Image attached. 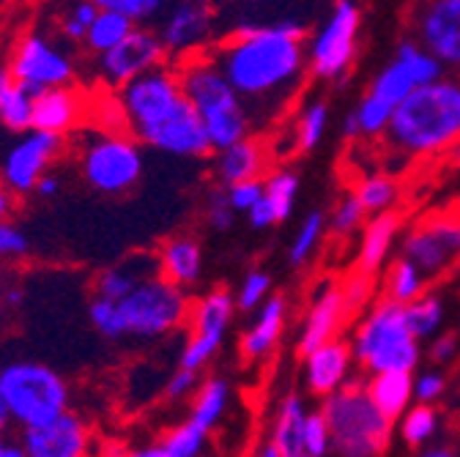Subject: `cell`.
Returning <instances> with one entry per match:
<instances>
[{"instance_id":"6da1fadb","label":"cell","mask_w":460,"mask_h":457,"mask_svg":"<svg viewBox=\"0 0 460 457\" xmlns=\"http://www.w3.org/2000/svg\"><path fill=\"white\" fill-rule=\"evenodd\" d=\"M206 55L247 101L255 127L279 119L307 80L305 28L296 20L230 28Z\"/></svg>"},{"instance_id":"7a4b0ae2","label":"cell","mask_w":460,"mask_h":457,"mask_svg":"<svg viewBox=\"0 0 460 457\" xmlns=\"http://www.w3.org/2000/svg\"><path fill=\"white\" fill-rule=\"evenodd\" d=\"M121 104L124 129L143 145L179 156L206 159L214 154L198 110L184 93L176 64H162L115 91Z\"/></svg>"},{"instance_id":"3957f363","label":"cell","mask_w":460,"mask_h":457,"mask_svg":"<svg viewBox=\"0 0 460 457\" xmlns=\"http://www.w3.org/2000/svg\"><path fill=\"white\" fill-rule=\"evenodd\" d=\"M192 299L187 288H179L162 274L148 277L121 299L91 296L88 321L107 342H156L179 331L190 321Z\"/></svg>"},{"instance_id":"277c9868","label":"cell","mask_w":460,"mask_h":457,"mask_svg":"<svg viewBox=\"0 0 460 457\" xmlns=\"http://www.w3.org/2000/svg\"><path fill=\"white\" fill-rule=\"evenodd\" d=\"M402 159H430L460 140V80L438 77L402 99L381 135Z\"/></svg>"},{"instance_id":"5b68a950","label":"cell","mask_w":460,"mask_h":457,"mask_svg":"<svg viewBox=\"0 0 460 457\" xmlns=\"http://www.w3.org/2000/svg\"><path fill=\"white\" fill-rule=\"evenodd\" d=\"M176 69L187 99L198 110V116L208 132L214 151L252 135L255 121L250 116L247 101L227 83V77L217 69L208 55H195L190 61L176 64Z\"/></svg>"},{"instance_id":"8992f818","label":"cell","mask_w":460,"mask_h":457,"mask_svg":"<svg viewBox=\"0 0 460 457\" xmlns=\"http://www.w3.org/2000/svg\"><path fill=\"white\" fill-rule=\"evenodd\" d=\"M332 452L345 457H376L384 454L392 444V419L373 403L365 383H345L337 391L326 394L321 409Z\"/></svg>"},{"instance_id":"52a82bcc","label":"cell","mask_w":460,"mask_h":457,"mask_svg":"<svg viewBox=\"0 0 460 457\" xmlns=\"http://www.w3.org/2000/svg\"><path fill=\"white\" fill-rule=\"evenodd\" d=\"M0 397L17 430L36 427L72 409L69 381L44 362L20 359L0 367Z\"/></svg>"},{"instance_id":"ba28073f","label":"cell","mask_w":460,"mask_h":457,"mask_svg":"<svg viewBox=\"0 0 460 457\" xmlns=\"http://www.w3.org/2000/svg\"><path fill=\"white\" fill-rule=\"evenodd\" d=\"M143 143L127 129H83L77 140V170L83 181L104 195H129L143 179Z\"/></svg>"},{"instance_id":"9c48e42d","label":"cell","mask_w":460,"mask_h":457,"mask_svg":"<svg viewBox=\"0 0 460 457\" xmlns=\"http://www.w3.org/2000/svg\"><path fill=\"white\" fill-rule=\"evenodd\" d=\"M351 354L367 375L386 370H414L420 362V339L409 329L406 304L389 296L376 302L354 331Z\"/></svg>"},{"instance_id":"30bf717a","label":"cell","mask_w":460,"mask_h":457,"mask_svg":"<svg viewBox=\"0 0 460 457\" xmlns=\"http://www.w3.org/2000/svg\"><path fill=\"white\" fill-rule=\"evenodd\" d=\"M170 64L206 55L219 39V9L211 0H170L151 25Z\"/></svg>"},{"instance_id":"8fae6325","label":"cell","mask_w":460,"mask_h":457,"mask_svg":"<svg viewBox=\"0 0 460 457\" xmlns=\"http://www.w3.org/2000/svg\"><path fill=\"white\" fill-rule=\"evenodd\" d=\"M9 66H12V75L17 77V83L31 96H39L49 88L75 85V80H77L75 55L41 31H28L17 41L12 58H9Z\"/></svg>"},{"instance_id":"7c38bea8","label":"cell","mask_w":460,"mask_h":457,"mask_svg":"<svg viewBox=\"0 0 460 457\" xmlns=\"http://www.w3.org/2000/svg\"><path fill=\"white\" fill-rule=\"evenodd\" d=\"M359 4L357 0H334V9L321 31L310 41L307 64L313 77L318 80H340L351 69L357 58L359 39Z\"/></svg>"},{"instance_id":"4fadbf2b","label":"cell","mask_w":460,"mask_h":457,"mask_svg":"<svg viewBox=\"0 0 460 457\" xmlns=\"http://www.w3.org/2000/svg\"><path fill=\"white\" fill-rule=\"evenodd\" d=\"M236 296L225 288H211L190 307V337L181 348L179 365L187 370H203L222 348L225 334L236 315Z\"/></svg>"},{"instance_id":"5bb4252c","label":"cell","mask_w":460,"mask_h":457,"mask_svg":"<svg viewBox=\"0 0 460 457\" xmlns=\"http://www.w3.org/2000/svg\"><path fill=\"white\" fill-rule=\"evenodd\" d=\"M162 64H167V52L156 31L151 25H137L121 44H115L102 55H93L91 72L104 91H119L129 80Z\"/></svg>"},{"instance_id":"9a60e30c","label":"cell","mask_w":460,"mask_h":457,"mask_svg":"<svg viewBox=\"0 0 460 457\" xmlns=\"http://www.w3.org/2000/svg\"><path fill=\"white\" fill-rule=\"evenodd\" d=\"M402 258H409L425 277L438 279L460 263V214H436L420 222L402 242Z\"/></svg>"},{"instance_id":"2e32d148","label":"cell","mask_w":460,"mask_h":457,"mask_svg":"<svg viewBox=\"0 0 460 457\" xmlns=\"http://www.w3.org/2000/svg\"><path fill=\"white\" fill-rule=\"evenodd\" d=\"M66 151V135H55L44 129H28L6 154L0 167V181H4L17 198L33 195L36 181L52 170V164Z\"/></svg>"},{"instance_id":"e0dca14e","label":"cell","mask_w":460,"mask_h":457,"mask_svg":"<svg viewBox=\"0 0 460 457\" xmlns=\"http://www.w3.org/2000/svg\"><path fill=\"white\" fill-rule=\"evenodd\" d=\"M17 435L25 457H85L93 444L91 425L72 409L44 425L22 427Z\"/></svg>"},{"instance_id":"ac0fdd59","label":"cell","mask_w":460,"mask_h":457,"mask_svg":"<svg viewBox=\"0 0 460 457\" xmlns=\"http://www.w3.org/2000/svg\"><path fill=\"white\" fill-rule=\"evenodd\" d=\"M417 41L460 72V0H425L414 20Z\"/></svg>"},{"instance_id":"d6986e66","label":"cell","mask_w":460,"mask_h":457,"mask_svg":"<svg viewBox=\"0 0 460 457\" xmlns=\"http://www.w3.org/2000/svg\"><path fill=\"white\" fill-rule=\"evenodd\" d=\"M85 96L72 88H49L39 96H33V124L31 129H44L55 135H72L83 127L85 119Z\"/></svg>"},{"instance_id":"ffe728a7","label":"cell","mask_w":460,"mask_h":457,"mask_svg":"<svg viewBox=\"0 0 460 457\" xmlns=\"http://www.w3.org/2000/svg\"><path fill=\"white\" fill-rule=\"evenodd\" d=\"M211 173L222 187H230L236 181H247V179H263L266 167H269V151L266 143L258 140L255 135L230 143L225 148H217L211 154Z\"/></svg>"},{"instance_id":"44dd1931","label":"cell","mask_w":460,"mask_h":457,"mask_svg":"<svg viewBox=\"0 0 460 457\" xmlns=\"http://www.w3.org/2000/svg\"><path fill=\"white\" fill-rule=\"evenodd\" d=\"M345 315H349V307H345L342 288L326 282L323 288L315 291V296L310 302V312H307V321H305V329H302V337H299L302 356L310 354L313 348L323 346L326 339L337 337Z\"/></svg>"},{"instance_id":"7402d4cb","label":"cell","mask_w":460,"mask_h":457,"mask_svg":"<svg viewBox=\"0 0 460 457\" xmlns=\"http://www.w3.org/2000/svg\"><path fill=\"white\" fill-rule=\"evenodd\" d=\"M305 359H307L305 378H307V389L313 394L326 397V394H332L340 386L349 383L354 354H351V348L345 346L342 339H337V337L326 339L323 346H318L310 354H305Z\"/></svg>"},{"instance_id":"603a6c76","label":"cell","mask_w":460,"mask_h":457,"mask_svg":"<svg viewBox=\"0 0 460 457\" xmlns=\"http://www.w3.org/2000/svg\"><path fill=\"white\" fill-rule=\"evenodd\" d=\"M159 274L179 288H192L203 277V244L190 233H176L156 250Z\"/></svg>"},{"instance_id":"cb8c5ba5","label":"cell","mask_w":460,"mask_h":457,"mask_svg":"<svg viewBox=\"0 0 460 457\" xmlns=\"http://www.w3.org/2000/svg\"><path fill=\"white\" fill-rule=\"evenodd\" d=\"M156 274H159L156 252H132L115 266L102 268L91 282V294L102 296V299H121L132 288H137L140 282H146L148 277H156Z\"/></svg>"},{"instance_id":"d4e9b609","label":"cell","mask_w":460,"mask_h":457,"mask_svg":"<svg viewBox=\"0 0 460 457\" xmlns=\"http://www.w3.org/2000/svg\"><path fill=\"white\" fill-rule=\"evenodd\" d=\"M296 195H299L296 173H291V170H277V173H271L263 181L261 200L247 211L250 224L255 227V231H266V227H271L277 222H285L294 211Z\"/></svg>"},{"instance_id":"484cf974","label":"cell","mask_w":460,"mask_h":457,"mask_svg":"<svg viewBox=\"0 0 460 457\" xmlns=\"http://www.w3.org/2000/svg\"><path fill=\"white\" fill-rule=\"evenodd\" d=\"M285 310H288V304L282 296H269L261 304L255 323L244 331V337L239 342V351H242L244 362H258L274 351V346L282 337V329H285Z\"/></svg>"},{"instance_id":"4316f807","label":"cell","mask_w":460,"mask_h":457,"mask_svg":"<svg viewBox=\"0 0 460 457\" xmlns=\"http://www.w3.org/2000/svg\"><path fill=\"white\" fill-rule=\"evenodd\" d=\"M400 233V216L392 211L373 214V219L365 224L362 244H359V258H357V271L376 277L384 260L389 258L394 239Z\"/></svg>"},{"instance_id":"83f0119b","label":"cell","mask_w":460,"mask_h":457,"mask_svg":"<svg viewBox=\"0 0 460 457\" xmlns=\"http://www.w3.org/2000/svg\"><path fill=\"white\" fill-rule=\"evenodd\" d=\"M365 386H367V391L373 397V403L392 422H397L402 414H406L409 406H411V400H414V378H411V370L373 373Z\"/></svg>"},{"instance_id":"f1b7e54d","label":"cell","mask_w":460,"mask_h":457,"mask_svg":"<svg viewBox=\"0 0 460 457\" xmlns=\"http://www.w3.org/2000/svg\"><path fill=\"white\" fill-rule=\"evenodd\" d=\"M307 409L302 397L288 394L274 417L271 427V444L279 449V457H305V422H307Z\"/></svg>"},{"instance_id":"f546056e","label":"cell","mask_w":460,"mask_h":457,"mask_svg":"<svg viewBox=\"0 0 460 457\" xmlns=\"http://www.w3.org/2000/svg\"><path fill=\"white\" fill-rule=\"evenodd\" d=\"M0 124L17 135L33 124V96L17 83L9 64H0Z\"/></svg>"},{"instance_id":"4dcf8cb0","label":"cell","mask_w":460,"mask_h":457,"mask_svg":"<svg viewBox=\"0 0 460 457\" xmlns=\"http://www.w3.org/2000/svg\"><path fill=\"white\" fill-rule=\"evenodd\" d=\"M208 435L203 427H198L195 422H181L176 427H170L162 438L154 441V446L146 449H135V454L140 457H198L206 452Z\"/></svg>"},{"instance_id":"1f68e13d","label":"cell","mask_w":460,"mask_h":457,"mask_svg":"<svg viewBox=\"0 0 460 457\" xmlns=\"http://www.w3.org/2000/svg\"><path fill=\"white\" fill-rule=\"evenodd\" d=\"M135 28H137V22L132 17L121 14V12H112V9H99L85 33L83 49L88 52V58H93V55H102V52L112 49L115 44H121Z\"/></svg>"},{"instance_id":"d6a6232c","label":"cell","mask_w":460,"mask_h":457,"mask_svg":"<svg viewBox=\"0 0 460 457\" xmlns=\"http://www.w3.org/2000/svg\"><path fill=\"white\" fill-rule=\"evenodd\" d=\"M227 403H230V386L225 378H206L198 391H195V400H192V409H190V422H195L198 427H203L206 433H211L225 411H227Z\"/></svg>"},{"instance_id":"836d02e7","label":"cell","mask_w":460,"mask_h":457,"mask_svg":"<svg viewBox=\"0 0 460 457\" xmlns=\"http://www.w3.org/2000/svg\"><path fill=\"white\" fill-rule=\"evenodd\" d=\"M417 77L414 72L409 69V64L400 58V55H394V58L376 75L373 85H370V93L384 99L386 104L397 107L402 99H406L414 88H417Z\"/></svg>"},{"instance_id":"e575fe53","label":"cell","mask_w":460,"mask_h":457,"mask_svg":"<svg viewBox=\"0 0 460 457\" xmlns=\"http://www.w3.org/2000/svg\"><path fill=\"white\" fill-rule=\"evenodd\" d=\"M428 288V277L409 260V258H400L392 263L389 274H386V296L400 302V304H409L417 296H422Z\"/></svg>"},{"instance_id":"d590c367","label":"cell","mask_w":460,"mask_h":457,"mask_svg":"<svg viewBox=\"0 0 460 457\" xmlns=\"http://www.w3.org/2000/svg\"><path fill=\"white\" fill-rule=\"evenodd\" d=\"M354 195L359 198L365 211L373 216V214H381V211H392L397 206L400 184H397V179H392L386 173H370L357 184Z\"/></svg>"},{"instance_id":"8d00e7d4","label":"cell","mask_w":460,"mask_h":457,"mask_svg":"<svg viewBox=\"0 0 460 457\" xmlns=\"http://www.w3.org/2000/svg\"><path fill=\"white\" fill-rule=\"evenodd\" d=\"M326 119H329V104L323 99H313L302 107L299 119L294 124V145L296 151H313L326 132Z\"/></svg>"},{"instance_id":"74e56055","label":"cell","mask_w":460,"mask_h":457,"mask_svg":"<svg viewBox=\"0 0 460 457\" xmlns=\"http://www.w3.org/2000/svg\"><path fill=\"white\" fill-rule=\"evenodd\" d=\"M400 435L411 449H422L438 430V417L430 409V403H420V406H409V411L400 419Z\"/></svg>"},{"instance_id":"f35d334b","label":"cell","mask_w":460,"mask_h":457,"mask_svg":"<svg viewBox=\"0 0 460 457\" xmlns=\"http://www.w3.org/2000/svg\"><path fill=\"white\" fill-rule=\"evenodd\" d=\"M96 12H99V6L93 4V0H69V6L64 9V14L58 17V36H61V41L83 47L85 33H88Z\"/></svg>"},{"instance_id":"ab89813d","label":"cell","mask_w":460,"mask_h":457,"mask_svg":"<svg viewBox=\"0 0 460 457\" xmlns=\"http://www.w3.org/2000/svg\"><path fill=\"white\" fill-rule=\"evenodd\" d=\"M406 321H409V329L417 339H428L438 331V326L444 321V304L436 296L422 294L406 304Z\"/></svg>"},{"instance_id":"60d3db41","label":"cell","mask_w":460,"mask_h":457,"mask_svg":"<svg viewBox=\"0 0 460 457\" xmlns=\"http://www.w3.org/2000/svg\"><path fill=\"white\" fill-rule=\"evenodd\" d=\"M323 236V214L321 211H310L305 216V222L299 224V233L291 244V252H288V260H291V266H302L310 260V255L315 252L318 242Z\"/></svg>"},{"instance_id":"b9f144b4","label":"cell","mask_w":460,"mask_h":457,"mask_svg":"<svg viewBox=\"0 0 460 457\" xmlns=\"http://www.w3.org/2000/svg\"><path fill=\"white\" fill-rule=\"evenodd\" d=\"M99 9H112L132 17L137 25H154L170 0H93Z\"/></svg>"},{"instance_id":"7bdbcfd3","label":"cell","mask_w":460,"mask_h":457,"mask_svg":"<svg viewBox=\"0 0 460 457\" xmlns=\"http://www.w3.org/2000/svg\"><path fill=\"white\" fill-rule=\"evenodd\" d=\"M367 216H370V214L365 211V206L359 203V198H357L354 192H349V195H345V198L337 203V208H334V214H332V231H334L337 236H351V233H357L359 227L365 224Z\"/></svg>"},{"instance_id":"ee69618b","label":"cell","mask_w":460,"mask_h":457,"mask_svg":"<svg viewBox=\"0 0 460 457\" xmlns=\"http://www.w3.org/2000/svg\"><path fill=\"white\" fill-rule=\"evenodd\" d=\"M236 208L234 203H230L227 198V189L219 184V189H211L208 198H206V206H203V219L206 224L211 227V231H230L234 227V219H236Z\"/></svg>"},{"instance_id":"f6af8a7d","label":"cell","mask_w":460,"mask_h":457,"mask_svg":"<svg viewBox=\"0 0 460 457\" xmlns=\"http://www.w3.org/2000/svg\"><path fill=\"white\" fill-rule=\"evenodd\" d=\"M269 291H271V279L269 274L263 271H250L242 285H239V291H236V307L242 312H252L258 310L266 299H269Z\"/></svg>"},{"instance_id":"bcb514c9","label":"cell","mask_w":460,"mask_h":457,"mask_svg":"<svg viewBox=\"0 0 460 457\" xmlns=\"http://www.w3.org/2000/svg\"><path fill=\"white\" fill-rule=\"evenodd\" d=\"M31 255V239L12 219H0V263L22 260Z\"/></svg>"},{"instance_id":"7dc6e473","label":"cell","mask_w":460,"mask_h":457,"mask_svg":"<svg viewBox=\"0 0 460 457\" xmlns=\"http://www.w3.org/2000/svg\"><path fill=\"white\" fill-rule=\"evenodd\" d=\"M329 452H332L329 425H326L321 411H313V414H307V422H305V454L307 457H323Z\"/></svg>"},{"instance_id":"c3c4849f","label":"cell","mask_w":460,"mask_h":457,"mask_svg":"<svg viewBox=\"0 0 460 457\" xmlns=\"http://www.w3.org/2000/svg\"><path fill=\"white\" fill-rule=\"evenodd\" d=\"M200 373L198 370H187V367H181L179 365V370L172 373L170 378H167V383H164V397L167 400H187V397H195V391H198V386H200Z\"/></svg>"},{"instance_id":"681fc988","label":"cell","mask_w":460,"mask_h":457,"mask_svg":"<svg viewBox=\"0 0 460 457\" xmlns=\"http://www.w3.org/2000/svg\"><path fill=\"white\" fill-rule=\"evenodd\" d=\"M227 189V198L230 203H234V208L239 214H247L263 195V179H247V181H236V184H230L225 187Z\"/></svg>"},{"instance_id":"f907efd6","label":"cell","mask_w":460,"mask_h":457,"mask_svg":"<svg viewBox=\"0 0 460 457\" xmlns=\"http://www.w3.org/2000/svg\"><path fill=\"white\" fill-rule=\"evenodd\" d=\"M373 294V277L357 271L349 282H345V288H342V296H345V307H349V312L359 310Z\"/></svg>"},{"instance_id":"816d5d0a","label":"cell","mask_w":460,"mask_h":457,"mask_svg":"<svg viewBox=\"0 0 460 457\" xmlns=\"http://www.w3.org/2000/svg\"><path fill=\"white\" fill-rule=\"evenodd\" d=\"M444 389H447V378L436 370H428L414 381V397L420 403H433V400L444 394Z\"/></svg>"},{"instance_id":"f5cc1de1","label":"cell","mask_w":460,"mask_h":457,"mask_svg":"<svg viewBox=\"0 0 460 457\" xmlns=\"http://www.w3.org/2000/svg\"><path fill=\"white\" fill-rule=\"evenodd\" d=\"M430 354H433L436 362H452L455 354H457V339H455L452 334L438 337V339L433 342V346H430Z\"/></svg>"},{"instance_id":"db71d44e","label":"cell","mask_w":460,"mask_h":457,"mask_svg":"<svg viewBox=\"0 0 460 457\" xmlns=\"http://www.w3.org/2000/svg\"><path fill=\"white\" fill-rule=\"evenodd\" d=\"M0 457H25V449L20 444V435H14L6 427H0Z\"/></svg>"},{"instance_id":"11a10c76","label":"cell","mask_w":460,"mask_h":457,"mask_svg":"<svg viewBox=\"0 0 460 457\" xmlns=\"http://www.w3.org/2000/svg\"><path fill=\"white\" fill-rule=\"evenodd\" d=\"M61 176L58 173H52V170H47V173L36 181V189H33V195H39V198H55L58 192H61Z\"/></svg>"},{"instance_id":"9f6ffc18","label":"cell","mask_w":460,"mask_h":457,"mask_svg":"<svg viewBox=\"0 0 460 457\" xmlns=\"http://www.w3.org/2000/svg\"><path fill=\"white\" fill-rule=\"evenodd\" d=\"M14 211H17V195L0 181V219H12Z\"/></svg>"},{"instance_id":"6f0895ef","label":"cell","mask_w":460,"mask_h":457,"mask_svg":"<svg viewBox=\"0 0 460 457\" xmlns=\"http://www.w3.org/2000/svg\"><path fill=\"white\" fill-rule=\"evenodd\" d=\"M6 307V279H4V268H0V310Z\"/></svg>"},{"instance_id":"680465c9","label":"cell","mask_w":460,"mask_h":457,"mask_svg":"<svg viewBox=\"0 0 460 457\" xmlns=\"http://www.w3.org/2000/svg\"><path fill=\"white\" fill-rule=\"evenodd\" d=\"M211 4L222 12V9H230V6H236L239 4V0H211Z\"/></svg>"},{"instance_id":"91938a15","label":"cell","mask_w":460,"mask_h":457,"mask_svg":"<svg viewBox=\"0 0 460 457\" xmlns=\"http://www.w3.org/2000/svg\"><path fill=\"white\" fill-rule=\"evenodd\" d=\"M9 425V414H6V406H4V397H0V427Z\"/></svg>"},{"instance_id":"94428289","label":"cell","mask_w":460,"mask_h":457,"mask_svg":"<svg viewBox=\"0 0 460 457\" xmlns=\"http://www.w3.org/2000/svg\"><path fill=\"white\" fill-rule=\"evenodd\" d=\"M449 159H452L455 164H460V140L452 145V151H449Z\"/></svg>"}]
</instances>
